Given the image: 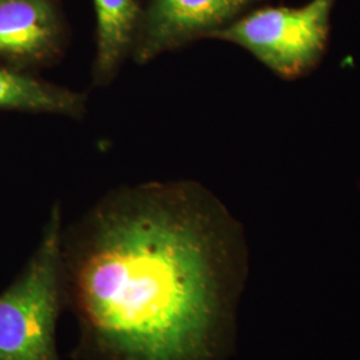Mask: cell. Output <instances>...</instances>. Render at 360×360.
Masks as SVG:
<instances>
[{
	"label": "cell",
	"instance_id": "obj_4",
	"mask_svg": "<svg viewBox=\"0 0 360 360\" xmlns=\"http://www.w3.org/2000/svg\"><path fill=\"white\" fill-rule=\"evenodd\" d=\"M260 0H146L131 59L144 65L166 52L212 38Z\"/></svg>",
	"mask_w": 360,
	"mask_h": 360
},
{
	"label": "cell",
	"instance_id": "obj_5",
	"mask_svg": "<svg viewBox=\"0 0 360 360\" xmlns=\"http://www.w3.org/2000/svg\"><path fill=\"white\" fill-rule=\"evenodd\" d=\"M65 49L56 0H0V65L35 72L58 62Z\"/></svg>",
	"mask_w": 360,
	"mask_h": 360
},
{
	"label": "cell",
	"instance_id": "obj_3",
	"mask_svg": "<svg viewBox=\"0 0 360 360\" xmlns=\"http://www.w3.org/2000/svg\"><path fill=\"white\" fill-rule=\"evenodd\" d=\"M335 0L299 7H262L242 15L212 38L236 44L284 80L309 75L328 47Z\"/></svg>",
	"mask_w": 360,
	"mask_h": 360
},
{
	"label": "cell",
	"instance_id": "obj_6",
	"mask_svg": "<svg viewBox=\"0 0 360 360\" xmlns=\"http://www.w3.org/2000/svg\"><path fill=\"white\" fill-rule=\"evenodd\" d=\"M96 13V53L92 80L108 86L131 56L142 16V0H94Z\"/></svg>",
	"mask_w": 360,
	"mask_h": 360
},
{
	"label": "cell",
	"instance_id": "obj_1",
	"mask_svg": "<svg viewBox=\"0 0 360 360\" xmlns=\"http://www.w3.org/2000/svg\"><path fill=\"white\" fill-rule=\"evenodd\" d=\"M74 360H219L245 264L243 232L193 180L122 186L68 227Z\"/></svg>",
	"mask_w": 360,
	"mask_h": 360
},
{
	"label": "cell",
	"instance_id": "obj_2",
	"mask_svg": "<svg viewBox=\"0 0 360 360\" xmlns=\"http://www.w3.org/2000/svg\"><path fill=\"white\" fill-rule=\"evenodd\" d=\"M63 227L56 202L38 247L0 294V360H60L56 328L65 309Z\"/></svg>",
	"mask_w": 360,
	"mask_h": 360
},
{
	"label": "cell",
	"instance_id": "obj_7",
	"mask_svg": "<svg viewBox=\"0 0 360 360\" xmlns=\"http://www.w3.org/2000/svg\"><path fill=\"white\" fill-rule=\"evenodd\" d=\"M0 111L82 119L87 112V95L47 82L35 72L0 65Z\"/></svg>",
	"mask_w": 360,
	"mask_h": 360
}]
</instances>
